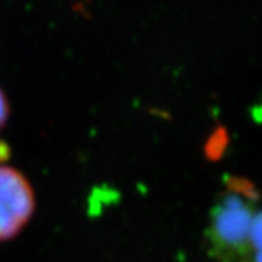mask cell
Listing matches in <instances>:
<instances>
[{"label": "cell", "instance_id": "cell-1", "mask_svg": "<svg viewBox=\"0 0 262 262\" xmlns=\"http://www.w3.org/2000/svg\"><path fill=\"white\" fill-rule=\"evenodd\" d=\"M258 194L246 181L232 179L217 195L206 229L207 251L217 262H255L253 226Z\"/></svg>", "mask_w": 262, "mask_h": 262}, {"label": "cell", "instance_id": "cell-2", "mask_svg": "<svg viewBox=\"0 0 262 262\" xmlns=\"http://www.w3.org/2000/svg\"><path fill=\"white\" fill-rule=\"evenodd\" d=\"M35 208L34 191L19 170L0 165V241L15 237Z\"/></svg>", "mask_w": 262, "mask_h": 262}, {"label": "cell", "instance_id": "cell-3", "mask_svg": "<svg viewBox=\"0 0 262 262\" xmlns=\"http://www.w3.org/2000/svg\"><path fill=\"white\" fill-rule=\"evenodd\" d=\"M8 115H9V103H8V99L3 94V91L0 89V130L8 120Z\"/></svg>", "mask_w": 262, "mask_h": 262}]
</instances>
